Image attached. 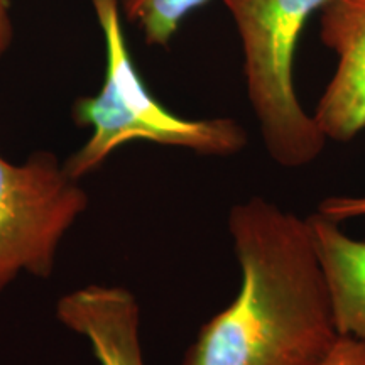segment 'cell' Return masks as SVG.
Returning a JSON list of instances; mask_svg holds the SVG:
<instances>
[{"instance_id":"8fae6325","label":"cell","mask_w":365,"mask_h":365,"mask_svg":"<svg viewBox=\"0 0 365 365\" xmlns=\"http://www.w3.org/2000/svg\"><path fill=\"white\" fill-rule=\"evenodd\" d=\"M11 7L12 0H0V58L6 54L14 39Z\"/></svg>"},{"instance_id":"9c48e42d","label":"cell","mask_w":365,"mask_h":365,"mask_svg":"<svg viewBox=\"0 0 365 365\" xmlns=\"http://www.w3.org/2000/svg\"><path fill=\"white\" fill-rule=\"evenodd\" d=\"M317 213L339 223L365 217V195L330 196L319 203Z\"/></svg>"},{"instance_id":"ba28073f","label":"cell","mask_w":365,"mask_h":365,"mask_svg":"<svg viewBox=\"0 0 365 365\" xmlns=\"http://www.w3.org/2000/svg\"><path fill=\"white\" fill-rule=\"evenodd\" d=\"M127 21L143 31L145 43L166 46L181 21L208 0H118Z\"/></svg>"},{"instance_id":"5b68a950","label":"cell","mask_w":365,"mask_h":365,"mask_svg":"<svg viewBox=\"0 0 365 365\" xmlns=\"http://www.w3.org/2000/svg\"><path fill=\"white\" fill-rule=\"evenodd\" d=\"M318 12L336 66L313 117L327 140L349 143L365 129V0H325Z\"/></svg>"},{"instance_id":"8992f818","label":"cell","mask_w":365,"mask_h":365,"mask_svg":"<svg viewBox=\"0 0 365 365\" xmlns=\"http://www.w3.org/2000/svg\"><path fill=\"white\" fill-rule=\"evenodd\" d=\"M56 314L63 325L88 340L100 365H145L139 304L124 287H80L59 299Z\"/></svg>"},{"instance_id":"3957f363","label":"cell","mask_w":365,"mask_h":365,"mask_svg":"<svg viewBox=\"0 0 365 365\" xmlns=\"http://www.w3.org/2000/svg\"><path fill=\"white\" fill-rule=\"evenodd\" d=\"M235 22L247 98L269 158L286 170L317 161L328 140L294 88L303 27L325 0H223Z\"/></svg>"},{"instance_id":"7a4b0ae2","label":"cell","mask_w":365,"mask_h":365,"mask_svg":"<svg viewBox=\"0 0 365 365\" xmlns=\"http://www.w3.org/2000/svg\"><path fill=\"white\" fill-rule=\"evenodd\" d=\"M91 6L102 27L107 66L98 93L80 98L73 108L76 124L91 129L90 139L63 166L73 180L95 171L113 150L132 140L205 156H232L247 145V132L234 118L193 120L164 108L132 63L120 24V2L91 0Z\"/></svg>"},{"instance_id":"277c9868","label":"cell","mask_w":365,"mask_h":365,"mask_svg":"<svg viewBox=\"0 0 365 365\" xmlns=\"http://www.w3.org/2000/svg\"><path fill=\"white\" fill-rule=\"evenodd\" d=\"M88 198L51 153L24 164L0 156V293L22 271L48 277L59 242Z\"/></svg>"},{"instance_id":"6da1fadb","label":"cell","mask_w":365,"mask_h":365,"mask_svg":"<svg viewBox=\"0 0 365 365\" xmlns=\"http://www.w3.org/2000/svg\"><path fill=\"white\" fill-rule=\"evenodd\" d=\"M239 293L200 328L182 365H322L339 344L308 218L250 196L228 213Z\"/></svg>"},{"instance_id":"52a82bcc","label":"cell","mask_w":365,"mask_h":365,"mask_svg":"<svg viewBox=\"0 0 365 365\" xmlns=\"http://www.w3.org/2000/svg\"><path fill=\"white\" fill-rule=\"evenodd\" d=\"M308 223L339 335L365 346V240L319 213L308 217Z\"/></svg>"},{"instance_id":"30bf717a","label":"cell","mask_w":365,"mask_h":365,"mask_svg":"<svg viewBox=\"0 0 365 365\" xmlns=\"http://www.w3.org/2000/svg\"><path fill=\"white\" fill-rule=\"evenodd\" d=\"M322 365H365V346L350 339H340Z\"/></svg>"}]
</instances>
